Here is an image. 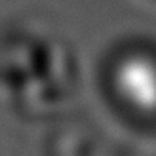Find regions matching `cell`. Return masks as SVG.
Masks as SVG:
<instances>
[{
    "instance_id": "cell-1",
    "label": "cell",
    "mask_w": 156,
    "mask_h": 156,
    "mask_svg": "<svg viewBox=\"0 0 156 156\" xmlns=\"http://www.w3.org/2000/svg\"><path fill=\"white\" fill-rule=\"evenodd\" d=\"M116 88L137 111H156V63L143 55L128 57L116 71Z\"/></svg>"
}]
</instances>
